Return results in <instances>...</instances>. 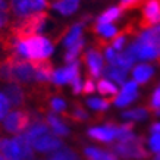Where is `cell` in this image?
<instances>
[{"label":"cell","instance_id":"d6986e66","mask_svg":"<svg viewBox=\"0 0 160 160\" xmlns=\"http://www.w3.org/2000/svg\"><path fill=\"white\" fill-rule=\"evenodd\" d=\"M46 122H47V125H49L50 129L53 131L54 135H58V137L69 135V128L65 125V122L59 116H56L54 113H49V115L46 116Z\"/></svg>","mask_w":160,"mask_h":160},{"label":"cell","instance_id":"30bf717a","mask_svg":"<svg viewBox=\"0 0 160 160\" xmlns=\"http://www.w3.org/2000/svg\"><path fill=\"white\" fill-rule=\"evenodd\" d=\"M77 77H79V62L78 60L73 63H69L68 66H65V68L56 69L53 72L52 81L56 85H63V84L72 82Z\"/></svg>","mask_w":160,"mask_h":160},{"label":"cell","instance_id":"ba28073f","mask_svg":"<svg viewBox=\"0 0 160 160\" xmlns=\"http://www.w3.org/2000/svg\"><path fill=\"white\" fill-rule=\"evenodd\" d=\"M157 24H160V0H144L141 6L138 28L146 29Z\"/></svg>","mask_w":160,"mask_h":160},{"label":"cell","instance_id":"5bb4252c","mask_svg":"<svg viewBox=\"0 0 160 160\" xmlns=\"http://www.w3.org/2000/svg\"><path fill=\"white\" fill-rule=\"evenodd\" d=\"M35 68V81L37 82H49L53 78V65L46 59V60H34L32 62Z\"/></svg>","mask_w":160,"mask_h":160},{"label":"cell","instance_id":"b9f144b4","mask_svg":"<svg viewBox=\"0 0 160 160\" xmlns=\"http://www.w3.org/2000/svg\"><path fill=\"white\" fill-rule=\"evenodd\" d=\"M153 160H160V153H159V154H156V157Z\"/></svg>","mask_w":160,"mask_h":160},{"label":"cell","instance_id":"3957f363","mask_svg":"<svg viewBox=\"0 0 160 160\" xmlns=\"http://www.w3.org/2000/svg\"><path fill=\"white\" fill-rule=\"evenodd\" d=\"M52 53H53V43L50 40L41 35H32L18 41L10 56L22 60L27 58L34 62V60H46Z\"/></svg>","mask_w":160,"mask_h":160},{"label":"cell","instance_id":"d6a6232c","mask_svg":"<svg viewBox=\"0 0 160 160\" xmlns=\"http://www.w3.org/2000/svg\"><path fill=\"white\" fill-rule=\"evenodd\" d=\"M9 22V8L5 0H0V29L5 28Z\"/></svg>","mask_w":160,"mask_h":160},{"label":"cell","instance_id":"f35d334b","mask_svg":"<svg viewBox=\"0 0 160 160\" xmlns=\"http://www.w3.org/2000/svg\"><path fill=\"white\" fill-rule=\"evenodd\" d=\"M96 90H97V87H96V84H94V81H92V78H88L87 81L84 82L82 92H85V94H91V92H94Z\"/></svg>","mask_w":160,"mask_h":160},{"label":"cell","instance_id":"ac0fdd59","mask_svg":"<svg viewBox=\"0 0 160 160\" xmlns=\"http://www.w3.org/2000/svg\"><path fill=\"white\" fill-rule=\"evenodd\" d=\"M153 75H154V68L147 63H141L132 71V77L137 84H147L153 78Z\"/></svg>","mask_w":160,"mask_h":160},{"label":"cell","instance_id":"4316f807","mask_svg":"<svg viewBox=\"0 0 160 160\" xmlns=\"http://www.w3.org/2000/svg\"><path fill=\"white\" fill-rule=\"evenodd\" d=\"M97 90L103 96H116L118 94V87L112 82L110 79H107V78H103V79L98 81Z\"/></svg>","mask_w":160,"mask_h":160},{"label":"cell","instance_id":"e0dca14e","mask_svg":"<svg viewBox=\"0 0 160 160\" xmlns=\"http://www.w3.org/2000/svg\"><path fill=\"white\" fill-rule=\"evenodd\" d=\"M85 22H77V24H73L71 28L66 29V32L63 35V44H65V47L68 49L71 47L72 44H75L78 40L82 38V28Z\"/></svg>","mask_w":160,"mask_h":160},{"label":"cell","instance_id":"1f68e13d","mask_svg":"<svg viewBox=\"0 0 160 160\" xmlns=\"http://www.w3.org/2000/svg\"><path fill=\"white\" fill-rule=\"evenodd\" d=\"M126 40H128V31H125V32H121V34H118L116 37L113 38V41H112V47L116 50V52H121V50L125 47Z\"/></svg>","mask_w":160,"mask_h":160},{"label":"cell","instance_id":"e575fe53","mask_svg":"<svg viewBox=\"0 0 160 160\" xmlns=\"http://www.w3.org/2000/svg\"><path fill=\"white\" fill-rule=\"evenodd\" d=\"M71 119H73V121H77V122L87 121V119H88V113L84 110L79 104H77V106L73 107L72 113H71Z\"/></svg>","mask_w":160,"mask_h":160},{"label":"cell","instance_id":"ffe728a7","mask_svg":"<svg viewBox=\"0 0 160 160\" xmlns=\"http://www.w3.org/2000/svg\"><path fill=\"white\" fill-rule=\"evenodd\" d=\"M52 6L59 13L68 16V15H72L77 12V9L79 8V0H56Z\"/></svg>","mask_w":160,"mask_h":160},{"label":"cell","instance_id":"7402d4cb","mask_svg":"<svg viewBox=\"0 0 160 160\" xmlns=\"http://www.w3.org/2000/svg\"><path fill=\"white\" fill-rule=\"evenodd\" d=\"M122 15H123V10L119 6H112L96 19V24H113L115 21L121 19Z\"/></svg>","mask_w":160,"mask_h":160},{"label":"cell","instance_id":"83f0119b","mask_svg":"<svg viewBox=\"0 0 160 160\" xmlns=\"http://www.w3.org/2000/svg\"><path fill=\"white\" fill-rule=\"evenodd\" d=\"M50 160H81V159H79V156L73 150H71V148L63 146L60 150L54 151L53 154H52V159Z\"/></svg>","mask_w":160,"mask_h":160},{"label":"cell","instance_id":"5b68a950","mask_svg":"<svg viewBox=\"0 0 160 160\" xmlns=\"http://www.w3.org/2000/svg\"><path fill=\"white\" fill-rule=\"evenodd\" d=\"M46 8H49L47 0H10V10L18 19L43 12Z\"/></svg>","mask_w":160,"mask_h":160},{"label":"cell","instance_id":"60d3db41","mask_svg":"<svg viewBox=\"0 0 160 160\" xmlns=\"http://www.w3.org/2000/svg\"><path fill=\"white\" fill-rule=\"evenodd\" d=\"M150 132L151 134H160V122H154L150 126Z\"/></svg>","mask_w":160,"mask_h":160},{"label":"cell","instance_id":"f1b7e54d","mask_svg":"<svg viewBox=\"0 0 160 160\" xmlns=\"http://www.w3.org/2000/svg\"><path fill=\"white\" fill-rule=\"evenodd\" d=\"M87 104L91 107L92 110L97 112H104L109 109L110 106V102L109 100H104V98H97V97H91L87 100Z\"/></svg>","mask_w":160,"mask_h":160},{"label":"cell","instance_id":"7a4b0ae2","mask_svg":"<svg viewBox=\"0 0 160 160\" xmlns=\"http://www.w3.org/2000/svg\"><path fill=\"white\" fill-rule=\"evenodd\" d=\"M25 135L31 146L38 153H54L63 147V142L43 121H34L27 128Z\"/></svg>","mask_w":160,"mask_h":160},{"label":"cell","instance_id":"74e56055","mask_svg":"<svg viewBox=\"0 0 160 160\" xmlns=\"http://www.w3.org/2000/svg\"><path fill=\"white\" fill-rule=\"evenodd\" d=\"M148 146H150V150L156 154L160 153V134H151L150 140H148Z\"/></svg>","mask_w":160,"mask_h":160},{"label":"cell","instance_id":"6da1fadb","mask_svg":"<svg viewBox=\"0 0 160 160\" xmlns=\"http://www.w3.org/2000/svg\"><path fill=\"white\" fill-rule=\"evenodd\" d=\"M128 50L138 60L160 59V24L142 29Z\"/></svg>","mask_w":160,"mask_h":160},{"label":"cell","instance_id":"7c38bea8","mask_svg":"<svg viewBox=\"0 0 160 160\" xmlns=\"http://www.w3.org/2000/svg\"><path fill=\"white\" fill-rule=\"evenodd\" d=\"M116 128L118 125L115 123H106L104 126H94L88 129V135L94 138V140L100 141V142H112L116 138Z\"/></svg>","mask_w":160,"mask_h":160},{"label":"cell","instance_id":"52a82bcc","mask_svg":"<svg viewBox=\"0 0 160 160\" xmlns=\"http://www.w3.org/2000/svg\"><path fill=\"white\" fill-rule=\"evenodd\" d=\"M12 82H32L35 81V68L32 62H25L22 59H15L12 56Z\"/></svg>","mask_w":160,"mask_h":160},{"label":"cell","instance_id":"ab89813d","mask_svg":"<svg viewBox=\"0 0 160 160\" xmlns=\"http://www.w3.org/2000/svg\"><path fill=\"white\" fill-rule=\"evenodd\" d=\"M71 84H72V90H73V92H75V94H79V92H82L84 84H82V81H81V78H79V77L75 78V79H73Z\"/></svg>","mask_w":160,"mask_h":160},{"label":"cell","instance_id":"d4e9b609","mask_svg":"<svg viewBox=\"0 0 160 160\" xmlns=\"http://www.w3.org/2000/svg\"><path fill=\"white\" fill-rule=\"evenodd\" d=\"M84 46H85V41H84V38H81V40H78L75 44H72L71 47H68L66 53H65V62L68 63V65L77 62V59L81 54V52H82Z\"/></svg>","mask_w":160,"mask_h":160},{"label":"cell","instance_id":"cb8c5ba5","mask_svg":"<svg viewBox=\"0 0 160 160\" xmlns=\"http://www.w3.org/2000/svg\"><path fill=\"white\" fill-rule=\"evenodd\" d=\"M15 140L18 141V144H19L24 160H32L34 159V148H32V146H31V142L28 141V138H27V135H25V132L18 134V135L15 137Z\"/></svg>","mask_w":160,"mask_h":160},{"label":"cell","instance_id":"4fadbf2b","mask_svg":"<svg viewBox=\"0 0 160 160\" xmlns=\"http://www.w3.org/2000/svg\"><path fill=\"white\" fill-rule=\"evenodd\" d=\"M0 150H2V156L5 157V160H24L21 147L15 138H12V140L6 138L2 141Z\"/></svg>","mask_w":160,"mask_h":160},{"label":"cell","instance_id":"484cf974","mask_svg":"<svg viewBox=\"0 0 160 160\" xmlns=\"http://www.w3.org/2000/svg\"><path fill=\"white\" fill-rule=\"evenodd\" d=\"M148 109L146 107H137V109H132V110L123 112L122 113V118L126 119V121H131V122H137V121H144L148 118Z\"/></svg>","mask_w":160,"mask_h":160},{"label":"cell","instance_id":"d590c367","mask_svg":"<svg viewBox=\"0 0 160 160\" xmlns=\"http://www.w3.org/2000/svg\"><path fill=\"white\" fill-rule=\"evenodd\" d=\"M142 3H144V0H121L119 8L125 12V10H132L137 9V8H141Z\"/></svg>","mask_w":160,"mask_h":160},{"label":"cell","instance_id":"2e32d148","mask_svg":"<svg viewBox=\"0 0 160 160\" xmlns=\"http://www.w3.org/2000/svg\"><path fill=\"white\" fill-rule=\"evenodd\" d=\"M5 94L9 98L12 106H22L25 102V92L24 90L16 82H10L5 87Z\"/></svg>","mask_w":160,"mask_h":160},{"label":"cell","instance_id":"f546056e","mask_svg":"<svg viewBox=\"0 0 160 160\" xmlns=\"http://www.w3.org/2000/svg\"><path fill=\"white\" fill-rule=\"evenodd\" d=\"M0 79L12 82V62H10V58L0 62Z\"/></svg>","mask_w":160,"mask_h":160},{"label":"cell","instance_id":"7bdbcfd3","mask_svg":"<svg viewBox=\"0 0 160 160\" xmlns=\"http://www.w3.org/2000/svg\"><path fill=\"white\" fill-rule=\"evenodd\" d=\"M0 160H5V157H3V156L0 154Z\"/></svg>","mask_w":160,"mask_h":160},{"label":"cell","instance_id":"9c48e42d","mask_svg":"<svg viewBox=\"0 0 160 160\" xmlns=\"http://www.w3.org/2000/svg\"><path fill=\"white\" fill-rule=\"evenodd\" d=\"M84 63L87 65L88 73L91 78H98L103 73V69H104V60H103V56L100 53L98 47H91L88 49L85 53H84Z\"/></svg>","mask_w":160,"mask_h":160},{"label":"cell","instance_id":"836d02e7","mask_svg":"<svg viewBox=\"0 0 160 160\" xmlns=\"http://www.w3.org/2000/svg\"><path fill=\"white\" fill-rule=\"evenodd\" d=\"M9 109H10L9 98L6 97L5 92H0V121L6 118V115L9 113Z\"/></svg>","mask_w":160,"mask_h":160},{"label":"cell","instance_id":"44dd1931","mask_svg":"<svg viewBox=\"0 0 160 160\" xmlns=\"http://www.w3.org/2000/svg\"><path fill=\"white\" fill-rule=\"evenodd\" d=\"M126 72H128V71H125V69L118 68V66H112V65H109V66H106V68L103 69V75H104L107 79H110L113 82L121 84V85H123V84L126 82L125 81Z\"/></svg>","mask_w":160,"mask_h":160},{"label":"cell","instance_id":"8992f818","mask_svg":"<svg viewBox=\"0 0 160 160\" xmlns=\"http://www.w3.org/2000/svg\"><path fill=\"white\" fill-rule=\"evenodd\" d=\"M31 125V115L25 110L9 112L3 119V129L9 134H22Z\"/></svg>","mask_w":160,"mask_h":160},{"label":"cell","instance_id":"603a6c76","mask_svg":"<svg viewBox=\"0 0 160 160\" xmlns=\"http://www.w3.org/2000/svg\"><path fill=\"white\" fill-rule=\"evenodd\" d=\"M84 154H85L87 160H118L115 153L100 150V148H96V147H87L84 150Z\"/></svg>","mask_w":160,"mask_h":160},{"label":"cell","instance_id":"277c9868","mask_svg":"<svg viewBox=\"0 0 160 160\" xmlns=\"http://www.w3.org/2000/svg\"><path fill=\"white\" fill-rule=\"evenodd\" d=\"M112 150L125 160H144L150 157V153L144 148V138L137 135L129 140L118 141L116 144H113Z\"/></svg>","mask_w":160,"mask_h":160},{"label":"cell","instance_id":"4dcf8cb0","mask_svg":"<svg viewBox=\"0 0 160 160\" xmlns=\"http://www.w3.org/2000/svg\"><path fill=\"white\" fill-rule=\"evenodd\" d=\"M150 110L156 116H160V88L157 87L150 98Z\"/></svg>","mask_w":160,"mask_h":160},{"label":"cell","instance_id":"8d00e7d4","mask_svg":"<svg viewBox=\"0 0 160 160\" xmlns=\"http://www.w3.org/2000/svg\"><path fill=\"white\" fill-rule=\"evenodd\" d=\"M50 107H52V110L56 112V113H63L65 109H66V103L60 97H53L50 100Z\"/></svg>","mask_w":160,"mask_h":160},{"label":"cell","instance_id":"9a60e30c","mask_svg":"<svg viewBox=\"0 0 160 160\" xmlns=\"http://www.w3.org/2000/svg\"><path fill=\"white\" fill-rule=\"evenodd\" d=\"M92 32L100 38V41H98L100 46H106L107 44L106 40H110V38L113 40L119 34V32H118V28L112 24H96L92 27Z\"/></svg>","mask_w":160,"mask_h":160},{"label":"cell","instance_id":"8fae6325","mask_svg":"<svg viewBox=\"0 0 160 160\" xmlns=\"http://www.w3.org/2000/svg\"><path fill=\"white\" fill-rule=\"evenodd\" d=\"M137 97H138V84L135 81H128L122 85L121 92L115 97V106L125 107L131 104Z\"/></svg>","mask_w":160,"mask_h":160},{"label":"cell","instance_id":"ee69618b","mask_svg":"<svg viewBox=\"0 0 160 160\" xmlns=\"http://www.w3.org/2000/svg\"><path fill=\"white\" fill-rule=\"evenodd\" d=\"M0 144H2V141H0Z\"/></svg>","mask_w":160,"mask_h":160}]
</instances>
